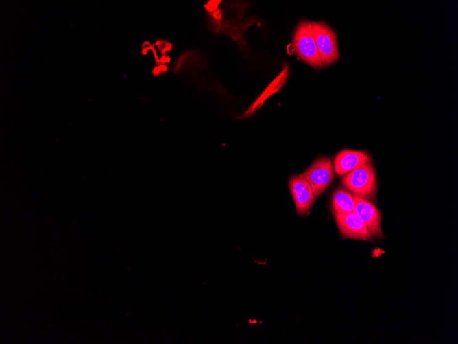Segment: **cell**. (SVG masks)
Listing matches in <instances>:
<instances>
[{"label":"cell","mask_w":458,"mask_h":344,"mask_svg":"<svg viewBox=\"0 0 458 344\" xmlns=\"http://www.w3.org/2000/svg\"><path fill=\"white\" fill-rule=\"evenodd\" d=\"M302 174L317 197L334 179L333 163L330 158L320 157Z\"/></svg>","instance_id":"277c9868"},{"label":"cell","mask_w":458,"mask_h":344,"mask_svg":"<svg viewBox=\"0 0 458 344\" xmlns=\"http://www.w3.org/2000/svg\"><path fill=\"white\" fill-rule=\"evenodd\" d=\"M311 24L322 66L335 62L340 56L335 33L323 21H313Z\"/></svg>","instance_id":"3957f363"},{"label":"cell","mask_w":458,"mask_h":344,"mask_svg":"<svg viewBox=\"0 0 458 344\" xmlns=\"http://www.w3.org/2000/svg\"><path fill=\"white\" fill-rule=\"evenodd\" d=\"M354 196V212L363 220L372 236H383L381 226V216L376 207L367 199Z\"/></svg>","instance_id":"52a82bcc"},{"label":"cell","mask_w":458,"mask_h":344,"mask_svg":"<svg viewBox=\"0 0 458 344\" xmlns=\"http://www.w3.org/2000/svg\"><path fill=\"white\" fill-rule=\"evenodd\" d=\"M289 185L298 214L299 215L306 214L316 198L311 185L302 174L292 176Z\"/></svg>","instance_id":"8992f818"},{"label":"cell","mask_w":458,"mask_h":344,"mask_svg":"<svg viewBox=\"0 0 458 344\" xmlns=\"http://www.w3.org/2000/svg\"><path fill=\"white\" fill-rule=\"evenodd\" d=\"M293 47L297 56L316 69L323 66L318 53L311 22L302 20L293 36Z\"/></svg>","instance_id":"6da1fadb"},{"label":"cell","mask_w":458,"mask_h":344,"mask_svg":"<svg viewBox=\"0 0 458 344\" xmlns=\"http://www.w3.org/2000/svg\"><path fill=\"white\" fill-rule=\"evenodd\" d=\"M343 185L354 195L368 199L376 193V173L371 161L364 163L344 175Z\"/></svg>","instance_id":"7a4b0ae2"},{"label":"cell","mask_w":458,"mask_h":344,"mask_svg":"<svg viewBox=\"0 0 458 344\" xmlns=\"http://www.w3.org/2000/svg\"><path fill=\"white\" fill-rule=\"evenodd\" d=\"M332 206L335 214L353 212L355 207L354 196L345 190L339 189L333 194Z\"/></svg>","instance_id":"9c48e42d"},{"label":"cell","mask_w":458,"mask_h":344,"mask_svg":"<svg viewBox=\"0 0 458 344\" xmlns=\"http://www.w3.org/2000/svg\"><path fill=\"white\" fill-rule=\"evenodd\" d=\"M341 234L346 238L371 240L372 236L363 220L354 212L335 214Z\"/></svg>","instance_id":"5b68a950"},{"label":"cell","mask_w":458,"mask_h":344,"mask_svg":"<svg viewBox=\"0 0 458 344\" xmlns=\"http://www.w3.org/2000/svg\"><path fill=\"white\" fill-rule=\"evenodd\" d=\"M371 161L364 150H343L334 159V168L339 176H344L359 166Z\"/></svg>","instance_id":"ba28073f"}]
</instances>
